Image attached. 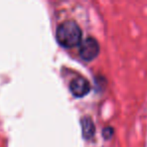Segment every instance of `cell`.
<instances>
[{
  "label": "cell",
  "instance_id": "cell-1",
  "mask_svg": "<svg viewBox=\"0 0 147 147\" xmlns=\"http://www.w3.org/2000/svg\"><path fill=\"white\" fill-rule=\"evenodd\" d=\"M82 29L74 20H67L59 25L57 29V40L61 47L71 49L82 40Z\"/></svg>",
  "mask_w": 147,
  "mask_h": 147
},
{
  "label": "cell",
  "instance_id": "cell-2",
  "mask_svg": "<svg viewBox=\"0 0 147 147\" xmlns=\"http://www.w3.org/2000/svg\"><path fill=\"white\" fill-rule=\"evenodd\" d=\"M100 53V45L94 37H87L81 43L79 53L84 61H90L98 57Z\"/></svg>",
  "mask_w": 147,
  "mask_h": 147
},
{
  "label": "cell",
  "instance_id": "cell-3",
  "mask_svg": "<svg viewBox=\"0 0 147 147\" xmlns=\"http://www.w3.org/2000/svg\"><path fill=\"white\" fill-rule=\"evenodd\" d=\"M69 91L73 96L77 98H82L89 94L91 91V85L88 80L83 77H77L69 83Z\"/></svg>",
  "mask_w": 147,
  "mask_h": 147
},
{
  "label": "cell",
  "instance_id": "cell-4",
  "mask_svg": "<svg viewBox=\"0 0 147 147\" xmlns=\"http://www.w3.org/2000/svg\"><path fill=\"white\" fill-rule=\"evenodd\" d=\"M81 127H82V134L83 137L87 140L92 139L96 133V127H95L94 121L89 116L82 118L81 120Z\"/></svg>",
  "mask_w": 147,
  "mask_h": 147
},
{
  "label": "cell",
  "instance_id": "cell-5",
  "mask_svg": "<svg viewBox=\"0 0 147 147\" xmlns=\"http://www.w3.org/2000/svg\"><path fill=\"white\" fill-rule=\"evenodd\" d=\"M113 134H114V130H113L111 127H106V128H104V130H103V136L106 139L111 138Z\"/></svg>",
  "mask_w": 147,
  "mask_h": 147
}]
</instances>
